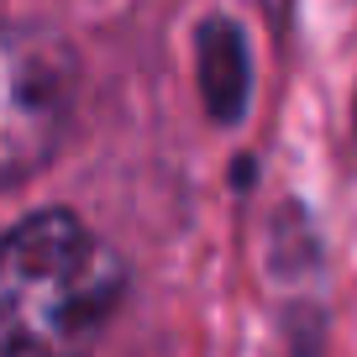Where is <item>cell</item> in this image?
<instances>
[{
	"label": "cell",
	"mask_w": 357,
	"mask_h": 357,
	"mask_svg": "<svg viewBox=\"0 0 357 357\" xmlns=\"http://www.w3.org/2000/svg\"><path fill=\"white\" fill-rule=\"evenodd\" d=\"M126 294V263L79 211L0 231V357H89Z\"/></svg>",
	"instance_id": "obj_1"
},
{
	"label": "cell",
	"mask_w": 357,
	"mask_h": 357,
	"mask_svg": "<svg viewBox=\"0 0 357 357\" xmlns=\"http://www.w3.org/2000/svg\"><path fill=\"white\" fill-rule=\"evenodd\" d=\"M84 63L63 26L0 22V195L37 178L74 132Z\"/></svg>",
	"instance_id": "obj_2"
},
{
	"label": "cell",
	"mask_w": 357,
	"mask_h": 357,
	"mask_svg": "<svg viewBox=\"0 0 357 357\" xmlns=\"http://www.w3.org/2000/svg\"><path fill=\"white\" fill-rule=\"evenodd\" d=\"M195 79L211 121L236 126L252 105V43L236 16H205L195 26Z\"/></svg>",
	"instance_id": "obj_3"
}]
</instances>
